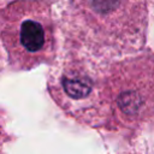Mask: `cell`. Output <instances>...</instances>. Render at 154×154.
<instances>
[{"label":"cell","instance_id":"cell-2","mask_svg":"<svg viewBox=\"0 0 154 154\" xmlns=\"http://www.w3.org/2000/svg\"><path fill=\"white\" fill-rule=\"evenodd\" d=\"M63 84L65 87V91L70 94L71 97H84L91 90V83L87 79V77L82 76L65 78Z\"/></svg>","mask_w":154,"mask_h":154},{"label":"cell","instance_id":"cell-1","mask_svg":"<svg viewBox=\"0 0 154 154\" xmlns=\"http://www.w3.org/2000/svg\"><path fill=\"white\" fill-rule=\"evenodd\" d=\"M17 43L25 53L38 54L48 43V31L40 20L26 18L18 26Z\"/></svg>","mask_w":154,"mask_h":154}]
</instances>
